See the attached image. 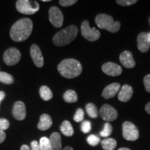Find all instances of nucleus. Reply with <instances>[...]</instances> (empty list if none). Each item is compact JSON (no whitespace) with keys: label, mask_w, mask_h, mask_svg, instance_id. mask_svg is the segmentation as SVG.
<instances>
[{"label":"nucleus","mask_w":150,"mask_h":150,"mask_svg":"<svg viewBox=\"0 0 150 150\" xmlns=\"http://www.w3.org/2000/svg\"><path fill=\"white\" fill-rule=\"evenodd\" d=\"M101 117L107 122L115 120L118 117V114L115 108L108 104H104L101 107L99 110Z\"/></svg>","instance_id":"obj_10"},{"label":"nucleus","mask_w":150,"mask_h":150,"mask_svg":"<svg viewBox=\"0 0 150 150\" xmlns=\"http://www.w3.org/2000/svg\"><path fill=\"white\" fill-rule=\"evenodd\" d=\"M52 117L47 114H42L40 117V122L38 124V128L40 131H46L52 127Z\"/></svg>","instance_id":"obj_18"},{"label":"nucleus","mask_w":150,"mask_h":150,"mask_svg":"<svg viewBox=\"0 0 150 150\" xmlns=\"http://www.w3.org/2000/svg\"><path fill=\"white\" fill-rule=\"evenodd\" d=\"M81 131L84 133V134H88V133H89L91 130V122L88 120L83 121V122L81 123Z\"/></svg>","instance_id":"obj_30"},{"label":"nucleus","mask_w":150,"mask_h":150,"mask_svg":"<svg viewBox=\"0 0 150 150\" xmlns=\"http://www.w3.org/2000/svg\"><path fill=\"white\" fill-rule=\"evenodd\" d=\"M32 30V21L29 18H22L14 23L11 28V38L16 42H22L30 36Z\"/></svg>","instance_id":"obj_1"},{"label":"nucleus","mask_w":150,"mask_h":150,"mask_svg":"<svg viewBox=\"0 0 150 150\" xmlns=\"http://www.w3.org/2000/svg\"><path fill=\"white\" fill-rule=\"evenodd\" d=\"M39 145H40V150H52L50 138H47V137H42L40 138Z\"/></svg>","instance_id":"obj_26"},{"label":"nucleus","mask_w":150,"mask_h":150,"mask_svg":"<svg viewBox=\"0 0 150 150\" xmlns=\"http://www.w3.org/2000/svg\"><path fill=\"white\" fill-rule=\"evenodd\" d=\"M86 110L88 115L91 118H96L98 116V110H97V106L93 103H88L86 105Z\"/></svg>","instance_id":"obj_24"},{"label":"nucleus","mask_w":150,"mask_h":150,"mask_svg":"<svg viewBox=\"0 0 150 150\" xmlns=\"http://www.w3.org/2000/svg\"><path fill=\"white\" fill-rule=\"evenodd\" d=\"M60 129H61L62 134L65 136L70 137L74 134V129L69 121H63L60 127Z\"/></svg>","instance_id":"obj_20"},{"label":"nucleus","mask_w":150,"mask_h":150,"mask_svg":"<svg viewBox=\"0 0 150 150\" xmlns=\"http://www.w3.org/2000/svg\"><path fill=\"white\" fill-rule=\"evenodd\" d=\"M95 22L99 28L106 29L111 33H116L120 29V22L114 21L113 18L106 14H99L95 18Z\"/></svg>","instance_id":"obj_4"},{"label":"nucleus","mask_w":150,"mask_h":150,"mask_svg":"<svg viewBox=\"0 0 150 150\" xmlns=\"http://www.w3.org/2000/svg\"><path fill=\"white\" fill-rule=\"evenodd\" d=\"M38 3L36 1L18 0L16 2V8L19 12L24 15H32L39 11Z\"/></svg>","instance_id":"obj_5"},{"label":"nucleus","mask_w":150,"mask_h":150,"mask_svg":"<svg viewBox=\"0 0 150 150\" xmlns=\"http://www.w3.org/2000/svg\"><path fill=\"white\" fill-rule=\"evenodd\" d=\"M137 1V0H117L116 1V3L122 6H129L136 4Z\"/></svg>","instance_id":"obj_31"},{"label":"nucleus","mask_w":150,"mask_h":150,"mask_svg":"<svg viewBox=\"0 0 150 150\" xmlns=\"http://www.w3.org/2000/svg\"><path fill=\"white\" fill-rule=\"evenodd\" d=\"M58 71L63 77L67 79L75 78L79 76L82 72V65L77 60L65 59L58 65Z\"/></svg>","instance_id":"obj_2"},{"label":"nucleus","mask_w":150,"mask_h":150,"mask_svg":"<svg viewBox=\"0 0 150 150\" xmlns=\"http://www.w3.org/2000/svg\"><path fill=\"white\" fill-rule=\"evenodd\" d=\"M20 150H31V148L27 145H23L20 148Z\"/></svg>","instance_id":"obj_39"},{"label":"nucleus","mask_w":150,"mask_h":150,"mask_svg":"<svg viewBox=\"0 0 150 150\" xmlns=\"http://www.w3.org/2000/svg\"><path fill=\"white\" fill-rule=\"evenodd\" d=\"M77 2L76 0H60L59 4L63 6L67 7L74 5V4Z\"/></svg>","instance_id":"obj_33"},{"label":"nucleus","mask_w":150,"mask_h":150,"mask_svg":"<svg viewBox=\"0 0 150 150\" xmlns=\"http://www.w3.org/2000/svg\"><path fill=\"white\" fill-rule=\"evenodd\" d=\"M102 69L105 74L111 76H119L122 72V69L120 65L112 63V62H108V63H104L102 65Z\"/></svg>","instance_id":"obj_11"},{"label":"nucleus","mask_w":150,"mask_h":150,"mask_svg":"<svg viewBox=\"0 0 150 150\" xmlns=\"http://www.w3.org/2000/svg\"><path fill=\"white\" fill-rule=\"evenodd\" d=\"M6 133L3 131H0V144L2 143L6 139Z\"/></svg>","instance_id":"obj_36"},{"label":"nucleus","mask_w":150,"mask_h":150,"mask_svg":"<svg viewBox=\"0 0 150 150\" xmlns=\"http://www.w3.org/2000/svg\"><path fill=\"white\" fill-rule=\"evenodd\" d=\"M137 45L138 50L142 53L147 52L149 50L150 43L148 40L147 33L142 32L138 34L137 38Z\"/></svg>","instance_id":"obj_16"},{"label":"nucleus","mask_w":150,"mask_h":150,"mask_svg":"<svg viewBox=\"0 0 150 150\" xmlns=\"http://www.w3.org/2000/svg\"><path fill=\"white\" fill-rule=\"evenodd\" d=\"M5 93H4L3 91H0V104H1V101L3 100L4 99L5 97Z\"/></svg>","instance_id":"obj_37"},{"label":"nucleus","mask_w":150,"mask_h":150,"mask_svg":"<svg viewBox=\"0 0 150 150\" xmlns=\"http://www.w3.org/2000/svg\"><path fill=\"white\" fill-rule=\"evenodd\" d=\"M145 110L147 111V113L150 114V102L147 103L145 106Z\"/></svg>","instance_id":"obj_38"},{"label":"nucleus","mask_w":150,"mask_h":150,"mask_svg":"<svg viewBox=\"0 0 150 150\" xmlns=\"http://www.w3.org/2000/svg\"><path fill=\"white\" fill-rule=\"evenodd\" d=\"M40 95L43 100L49 101L53 97V93L50 88L46 86H41L40 88Z\"/></svg>","instance_id":"obj_23"},{"label":"nucleus","mask_w":150,"mask_h":150,"mask_svg":"<svg viewBox=\"0 0 150 150\" xmlns=\"http://www.w3.org/2000/svg\"><path fill=\"white\" fill-rule=\"evenodd\" d=\"M120 88L121 86L120 83H113L110 84L104 89L102 93V97L104 99H110L114 97L117 93H119Z\"/></svg>","instance_id":"obj_15"},{"label":"nucleus","mask_w":150,"mask_h":150,"mask_svg":"<svg viewBox=\"0 0 150 150\" xmlns=\"http://www.w3.org/2000/svg\"><path fill=\"white\" fill-rule=\"evenodd\" d=\"M102 147L104 150H114L117 146V141L113 138H105L101 142Z\"/></svg>","instance_id":"obj_21"},{"label":"nucleus","mask_w":150,"mask_h":150,"mask_svg":"<svg viewBox=\"0 0 150 150\" xmlns=\"http://www.w3.org/2000/svg\"><path fill=\"white\" fill-rule=\"evenodd\" d=\"M30 54L35 65L38 67H42L44 65V59L40 47L36 45H32L30 50Z\"/></svg>","instance_id":"obj_12"},{"label":"nucleus","mask_w":150,"mask_h":150,"mask_svg":"<svg viewBox=\"0 0 150 150\" xmlns=\"http://www.w3.org/2000/svg\"><path fill=\"white\" fill-rule=\"evenodd\" d=\"M77 33L78 29L76 26H69L56 33L53 37L52 41L56 46L63 47L67 45L76 38Z\"/></svg>","instance_id":"obj_3"},{"label":"nucleus","mask_w":150,"mask_h":150,"mask_svg":"<svg viewBox=\"0 0 150 150\" xmlns=\"http://www.w3.org/2000/svg\"><path fill=\"white\" fill-rule=\"evenodd\" d=\"M42 1H45V2H46V1H50L49 0H42Z\"/></svg>","instance_id":"obj_43"},{"label":"nucleus","mask_w":150,"mask_h":150,"mask_svg":"<svg viewBox=\"0 0 150 150\" xmlns=\"http://www.w3.org/2000/svg\"><path fill=\"white\" fill-rule=\"evenodd\" d=\"M49 19L52 25L56 28H60L63 23V15L61 11L56 6H52L49 11Z\"/></svg>","instance_id":"obj_9"},{"label":"nucleus","mask_w":150,"mask_h":150,"mask_svg":"<svg viewBox=\"0 0 150 150\" xmlns=\"http://www.w3.org/2000/svg\"><path fill=\"white\" fill-rule=\"evenodd\" d=\"M122 136L125 140L135 141L139 138V131L132 122L126 121L122 124Z\"/></svg>","instance_id":"obj_6"},{"label":"nucleus","mask_w":150,"mask_h":150,"mask_svg":"<svg viewBox=\"0 0 150 150\" xmlns=\"http://www.w3.org/2000/svg\"><path fill=\"white\" fill-rule=\"evenodd\" d=\"M81 31V35H83V37L88 41L93 42V41L97 40L100 38L101 33L99 31L95 28H91L90 27L88 20H84L82 22Z\"/></svg>","instance_id":"obj_7"},{"label":"nucleus","mask_w":150,"mask_h":150,"mask_svg":"<svg viewBox=\"0 0 150 150\" xmlns=\"http://www.w3.org/2000/svg\"><path fill=\"white\" fill-rule=\"evenodd\" d=\"M118 150H131V149H129V148H127V147H122V148H120Z\"/></svg>","instance_id":"obj_41"},{"label":"nucleus","mask_w":150,"mask_h":150,"mask_svg":"<svg viewBox=\"0 0 150 150\" xmlns=\"http://www.w3.org/2000/svg\"><path fill=\"white\" fill-rule=\"evenodd\" d=\"M31 150H40L39 142L36 140H33L31 142Z\"/></svg>","instance_id":"obj_35"},{"label":"nucleus","mask_w":150,"mask_h":150,"mask_svg":"<svg viewBox=\"0 0 150 150\" xmlns=\"http://www.w3.org/2000/svg\"><path fill=\"white\" fill-rule=\"evenodd\" d=\"M147 38H148V40H149V42L150 43V32L147 33Z\"/></svg>","instance_id":"obj_42"},{"label":"nucleus","mask_w":150,"mask_h":150,"mask_svg":"<svg viewBox=\"0 0 150 150\" xmlns=\"http://www.w3.org/2000/svg\"><path fill=\"white\" fill-rule=\"evenodd\" d=\"M13 81L14 79L12 75L0 71V82L5 84H11L13 83Z\"/></svg>","instance_id":"obj_25"},{"label":"nucleus","mask_w":150,"mask_h":150,"mask_svg":"<svg viewBox=\"0 0 150 150\" xmlns=\"http://www.w3.org/2000/svg\"><path fill=\"white\" fill-rule=\"evenodd\" d=\"M52 150H62L61 137L59 133L54 132L50 137Z\"/></svg>","instance_id":"obj_19"},{"label":"nucleus","mask_w":150,"mask_h":150,"mask_svg":"<svg viewBox=\"0 0 150 150\" xmlns=\"http://www.w3.org/2000/svg\"><path fill=\"white\" fill-rule=\"evenodd\" d=\"M120 61L126 68H134L136 65V62L134 59L132 53L129 51L122 52L120 55Z\"/></svg>","instance_id":"obj_13"},{"label":"nucleus","mask_w":150,"mask_h":150,"mask_svg":"<svg viewBox=\"0 0 150 150\" xmlns=\"http://www.w3.org/2000/svg\"><path fill=\"white\" fill-rule=\"evenodd\" d=\"M99 142H100V138L95 135H90L87 138V142L93 147L97 146L99 143Z\"/></svg>","instance_id":"obj_28"},{"label":"nucleus","mask_w":150,"mask_h":150,"mask_svg":"<svg viewBox=\"0 0 150 150\" xmlns=\"http://www.w3.org/2000/svg\"><path fill=\"white\" fill-rule=\"evenodd\" d=\"M84 118V112L83 109L81 108H79V109L76 110V112H75L74 115V120L76 122H82Z\"/></svg>","instance_id":"obj_29"},{"label":"nucleus","mask_w":150,"mask_h":150,"mask_svg":"<svg viewBox=\"0 0 150 150\" xmlns=\"http://www.w3.org/2000/svg\"><path fill=\"white\" fill-rule=\"evenodd\" d=\"M4 61L7 65H14L17 64L21 59V53L18 49L11 47L4 54Z\"/></svg>","instance_id":"obj_8"},{"label":"nucleus","mask_w":150,"mask_h":150,"mask_svg":"<svg viewBox=\"0 0 150 150\" xmlns=\"http://www.w3.org/2000/svg\"><path fill=\"white\" fill-rule=\"evenodd\" d=\"M63 150H74L72 147H65Z\"/></svg>","instance_id":"obj_40"},{"label":"nucleus","mask_w":150,"mask_h":150,"mask_svg":"<svg viewBox=\"0 0 150 150\" xmlns=\"http://www.w3.org/2000/svg\"><path fill=\"white\" fill-rule=\"evenodd\" d=\"M134 94V90L129 85H124L118 93V99L122 102H127L131 99Z\"/></svg>","instance_id":"obj_17"},{"label":"nucleus","mask_w":150,"mask_h":150,"mask_svg":"<svg viewBox=\"0 0 150 150\" xmlns=\"http://www.w3.org/2000/svg\"><path fill=\"white\" fill-rule=\"evenodd\" d=\"M112 131V127L109 122H106L104 125V129L100 132V136L104 138H107V137L110 136Z\"/></svg>","instance_id":"obj_27"},{"label":"nucleus","mask_w":150,"mask_h":150,"mask_svg":"<svg viewBox=\"0 0 150 150\" xmlns=\"http://www.w3.org/2000/svg\"><path fill=\"white\" fill-rule=\"evenodd\" d=\"M9 126H10V123L8 120L4 119V118H0V131H4L8 129Z\"/></svg>","instance_id":"obj_32"},{"label":"nucleus","mask_w":150,"mask_h":150,"mask_svg":"<svg viewBox=\"0 0 150 150\" xmlns=\"http://www.w3.org/2000/svg\"><path fill=\"white\" fill-rule=\"evenodd\" d=\"M63 99L67 103H74L77 102L78 95L73 90H68L63 95Z\"/></svg>","instance_id":"obj_22"},{"label":"nucleus","mask_w":150,"mask_h":150,"mask_svg":"<svg viewBox=\"0 0 150 150\" xmlns=\"http://www.w3.org/2000/svg\"><path fill=\"white\" fill-rule=\"evenodd\" d=\"M13 115L18 120H23L25 119L27 112H26L25 105L23 102L19 101L15 103L13 108Z\"/></svg>","instance_id":"obj_14"},{"label":"nucleus","mask_w":150,"mask_h":150,"mask_svg":"<svg viewBox=\"0 0 150 150\" xmlns=\"http://www.w3.org/2000/svg\"><path fill=\"white\" fill-rule=\"evenodd\" d=\"M143 83L145 90L148 93H150V74H147L143 79Z\"/></svg>","instance_id":"obj_34"}]
</instances>
